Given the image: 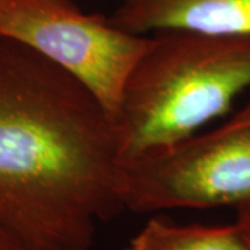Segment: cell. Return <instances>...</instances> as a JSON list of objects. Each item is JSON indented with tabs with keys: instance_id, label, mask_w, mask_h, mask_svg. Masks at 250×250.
<instances>
[{
	"instance_id": "1",
	"label": "cell",
	"mask_w": 250,
	"mask_h": 250,
	"mask_svg": "<svg viewBox=\"0 0 250 250\" xmlns=\"http://www.w3.org/2000/svg\"><path fill=\"white\" fill-rule=\"evenodd\" d=\"M123 211L113 117L68 72L0 38V228L24 250H90Z\"/></svg>"
},
{
	"instance_id": "2",
	"label": "cell",
	"mask_w": 250,
	"mask_h": 250,
	"mask_svg": "<svg viewBox=\"0 0 250 250\" xmlns=\"http://www.w3.org/2000/svg\"><path fill=\"white\" fill-rule=\"evenodd\" d=\"M249 89L250 35H149L114 118L121 167L197 134Z\"/></svg>"
},
{
	"instance_id": "3",
	"label": "cell",
	"mask_w": 250,
	"mask_h": 250,
	"mask_svg": "<svg viewBox=\"0 0 250 250\" xmlns=\"http://www.w3.org/2000/svg\"><path fill=\"white\" fill-rule=\"evenodd\" d=\"M121 200L139 214L250 203V98L220 126L121 167Z\"/></svg>"
},
{
	"instance_id": "4",
	"label": "cell",
	"mask_w": 250,
	"mask_h": 250,
	"mask_svg": "<svg viewBox=\"0 0 250 250\" xmlns=\"http://www.w3.org/2000/svg\"><path fill=\"white\" fill-rule=\"evenodd\" d=\"M0 38L68 72L116 118L125 82L149 42L72 0H0Z\"/></svg>"
},
{
	"instance_id": "5",
	"label": "cell",
	"mask_w": 250,
	"mask_h": 250,
	"mask_svg": "<svg viewBox=\"0 0 250 250\" xmlns=\"http://www.w3.org/2000/svg\"><path fill=\"white\" fill-rule=\"evenodd\" d=\"M110 20L128 32L249 36L250 0H120Z\"/></svg>"
},
{
	"instance_id": "6",
	"label": "cell",
	"mask_w": 250,
	"mask_h": 250,
	"mask_svg": "<svg viewBox=\"0 0 250 250\" xmlns=\"http://www.w3.org/2000/svg\"><path fill=\"white\" fill-rule=\"evenodd\" d=\"M124 250H250V238L241 224H174L152 217L129 239Z\"/></svg>"
},
{
	"instance_id": "7",
	"label": "cell",
	"mask_w": 250,
	"mask_h": 250,
	"mask_svg": "<svg viewBox=\"0 0 250 250\" xmlns=\"http://www.w3.org/2000/svg\"><path fill=\"white\" fill-rule=\"evenodd\" d=\"M236 211H238L236 221L243 227V229L248 232V235H249L250 238V203L238 207Z\"/></svg>"
},
{
	"instance_id": "8",
	"label": "cell",
	"mask_w": 250,
	"mask_h": 250,
	"mask_svg": "<svg viewBox=\"0 0 250 250\" xmlns=\"http://www.w3.org/2000/svg\"><path fill=\"white\" fill-rule=\"evenodd\" d=\"M0 250H24L3 228H0Z\"/></svg>"
}]
</instances>
